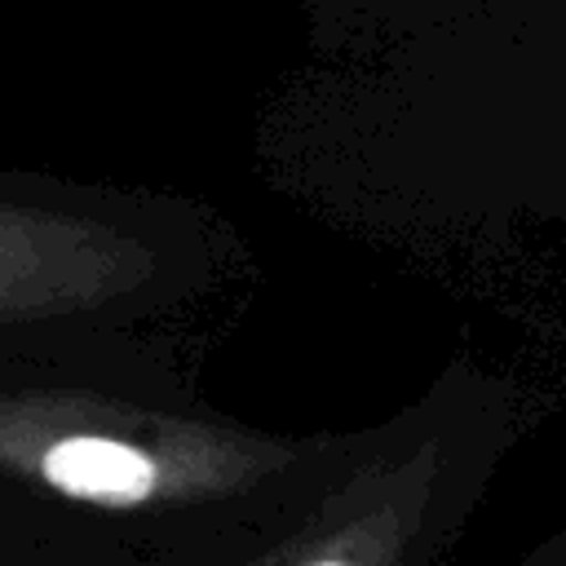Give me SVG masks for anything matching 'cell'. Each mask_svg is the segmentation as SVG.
I'll return each instance as SVG.
<instances>
[{
    "instance_id": "cell-1",
    "label": "cell",
    "mask_w": 566,
    "mask_h": 566,
    "mask_svg": "<svg viewBox=\"0 0 566 566\" xmlns=\"http://www.w3.org/2000/svg\"><path fill=\"white\" fill-rule=\"evenodd\" d=\"M314 442L217 407L159 323L0 327V548L35 566L164 562Z\"/></svg>"
},
{
    "instance_id": "cell-2",
    "label": "cell",
    "mask_w": 566,
    "mask_h": 566,
    "mask_svg": "<svg viewBox=\"0 0 566 566\" xmlns=\"http://www.w3.org/2000/svg\"><path fill=\"white\" fill-rule=\"evenodd\" d=\"M513 442V389L460 358L150 566H455Z\"/></svg>"
},
{
    "instance_id": "cell-3",
    "label": "cell",
    "mask_w": 566,
    "mask_h": 566,
    "mask_svg": "<svg viewBox=\"0 0 566 566\" xmlns=\"http://www.w3.org/2000/svg\"><path fill=\"white\" fill-rule=\"evenodd\" d=\"M234 265V230L199 199L0 168V327H168Z\"/></svg>"
},
{
    "instance_id": "cell-4",
    "label": "cell",
    "mask_w": 566,
    "mask_h": 566,
    "mask_svg": "<svg viewBox=\"0 0 566 566\" xmlns=\"http://www.w3.org/2000/svg\"><path fill=\"white\" fill-rule=\"evenodd\" d=\"M513 566H562V557L553 553V544H548V539H539V544H535L526 557H517Z\"/></svg>"
},
{
    "instance_id": "cell-5",
    "label": "cell",
    "mask_w": 566,
    "mask_h": 566,
    "mask_svg": "<svg viewBox=\"0 0 566 566\" xmlns=\"http://www.w3.org/2000/svg\"><path fill=\"white\" fill-rule=\"evenodd\" d=\"M0 566H35V562H27V557H18V553L0 548Z\"/></svg>"
}]
</instances>
